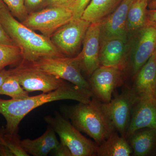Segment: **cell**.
Returning <instances> with one entry per match:
<instances>
[{"label": "cell", "instance_id": "8d00e7d4", "mask_svg": "<svg viewBox=\"0 0 156 156\" xmlns=\"http://www.w3.org/2000/svg\"><path fill=\"white\" fill-rule=\"evenodd\" d=\"M146 1H148V2H149L150 0H146Z\"/></svg>", "mask_w": 156, "mask_h": 156}, {"label": "cell", "instance_id": "e575fe53", "mask_svg": "<svg viewBox=\"0 0 156 156\" xmlns=\"http://www.w3.org/2000/svg\"><path fill=\"white\" fill-rule=\"evenodd\" d=\"M6 7H7V6L4 2L3 0H0V10Z\"/></svg>", "mask_w": 156, "mask_h": 156}, {"label": "cell", "instance_id": "30bf717a", "mask_svg": "<svg viewBox=\"0 0 156 156\" xmlns=\"http://www.w3.org/2000/svg\"><path fill=\"white\" fill-rule=\"evenodd\" d=\"M91 23L83 18H73L50 37L53 44L66 56H73L79 52Z\"/></svg>", "mask_w": 156, "mask_h": 156}, {"label": "cell", "instance_id": "4316f807", "mask_svg": "<svg viewBox=\"0 0 156 156\" xmlns=\"http://www.w3.org/2000/svg\"><path fill=\"white\" fill-rule=\"evenodd\" d=\"M48 0H24L25 5L29 14L45 8Z\"/></svg>", "mask_w": 156, "mask_h": 156}, {"label": "cell", "instance_id": "2e32d148", "mask_svg": "<svg viewBox=\"0 0 156 156\" xmlns=\"http://www.w3.org/2000/svg\"><path fill=\"white\" fill-rule=\"evenodd\" d=\"M156 50L134 78L131 89L138 99L154 98L156 84Z\"/></svg>", "mask_w": 156, "mask_h": 156}, {"label": "cell", "instance_id": "74e56055", "mask_svg": "<svg viewBox=\"0 0 156 156\" xmlns=\"http://www.w3.org/2000/svg\"></svg>", "mask_w": 156, "mask_h": 156}, {"label": "cell", "instance_id": "1f68e13d", "mask_svg": "<svg viewBox=\"0 0 156 156\" xmlns=\"http://www.w3.org/2000/svg\"><path fill=\"white\" fill-rule=\"evenodd\" d=\"M147 18L148 21L156 23V9H147Z\"/></svg>", "mask_w": 156, "mask_h": 156}, {"label": "cell", "instance_id": "83f0119b", "mask_svg": "<svg viewBox=\"0 0 156 156\" xmlns=\"http://www.w3.org/2000/svg\"><path fill=\"white\" fill-rule=\"evenodd\" d=\"M76 0H48L45 8L48 7H62L70 8Z\"/></svg>", "mask_w": 156, "mask_h": 156}, {"label": "cell", "instance_id": "e0dca14e", "mask_svg": "<svg viewBox=\"0 0 156 156\" xmlns=\"http://www.w3.org/2000/svg\"><path fill=\"white\" fill-rule=\"evenodd\" d=\"M59 141L56 132L50 126L42 136L34 140L27 138L21 140L23 148L28 154L46 156L58 146Z\"/></svg>", "mask_w": 156, "mask_h": 156}, {"label": "cell", "instance_id": "d590c367", "mask_svg": "<svg viewBox=\"0 0 156 156\" xmlns=\"http://www.w3.org/2000/svg\"><path fill=\"white\" fill-rule=\"evenodd\" d=\"M153 97L156 100V84L155 87L154 89Z\"/></svg>", "mask_w": 156, "mask_h": 156}, {"label": "cell", "instance_id": "836d02e7", "mask_svg": "<svg viewBox=\"0 0 156 156\" xmlns=\"http://www.w3.org/2000/svg\"><path fill=\"white\" fill-rule=\"evenodd\" d=\"M148 9H156V0H151L148 3Z\"/></svg>", "mask_w": 156, "mask_h": 156}, {"label": "cell", "instance_id": "d6a6232c", "mask_svg": "<svg viewBox=\"0 0 156 156\" xmlns=\"http://www.w3.org/2000/svg\"><path fill=\"white\" fill-rule=\"evenodd\" d=\"M0 156H13L14 155L6 146L0 144Z\"/></svg>", "mask_w": 156, "mask_h": 156}, {"label": "cell", "instance_id": "4fadbf2b", "mask_svg": "<svg viewBox=\"0 0 156 156\" xmlns=\"http://www.w3.org/2000/svg\"><path fill=\"white\" fill-rule=\"evenodd\" d=\"M135 1L123 0L112 13L101 21V41L115 37L127 40V17L129 9Z\"/></svg>", "mask_w": 156, "mask_h": 156}, {"label": "cell", "instance_id": "6da1fadb", "mask_svg": "<svg viewBox=\"0 0 156 156\" xmlns=\"http://www.w3.org/2000/svg\"><path fill=\"white\" fill-rule=\"evenodd\" d=\"M93 96L91 91L67 83L54 91L23 99L0 98V114L5 119L6 130L11 133H16L23 119L37 107L52 101L66 99L87 103Z\"/></svg>", "mask_w": 156, "mask_h": 156}, {"label": "cell", "instance_id": "9c48e42d", "mask_svg": "<svg viewBox=\"0 0 156 156\" xmlns=\"http://www.w3.org/2000/svg\"><path fill=\"white\" fill-rule=\"evenodd\" d=\"M136 31L130 59L126 68L129 66L133 79L156 50V23L147 20Z\"/></svg>", "mask_w": 156, "mask_h": 156}, {"label": "cell", "instance_id": "f35d334b", "mask_svg": "<svg viewBox=\"0 0 156 156\" xmlns=\"http://www.w3.org/2000/svg\"><path fill=\"white\" fill-rule=\"evenodd\" d=\"M150 1H151V0H150Z\"/></svg>", "mask_w": 156, "mask_h": 156}, {"label": "cell", "instance_id": "5bb4252c", "mask_svg": "<svg viewBox=\"0 0 156 156\" xmlns=\"http://www.w3.org/2000/svg\"><path fill=\"white\" fill-rule=\"evenodd\" d=\"M127 43V40L118 37L101 41L100 66L117 68L124 72L128 59Z\"/></svg>", "mask_w": 156, "mask_h": 156}, {"label": "cell", "instance_id": "3957f363", "mask_svg": "<svg viewBox=\"0 0 156 156\" xmlns=\"http://www.w3.org/2000/svg\"><path fill=\"white\" fill-rule=\"evenodd\" d=\"M66 112L73 125L89 135L98 145L115 130L102 109L101 102L94 96L87 103L79 102L69 107Z\"/></svg>", "mask_w": 156, "mask_h": 156}, {"label": "cell", "instance_id": "d6986e66", "mask_svg": "<svg viewBox=\"0 0 156 156\" xmlns=\"http://www.w3.org/2000/svg\"><path fill=\"white\" fill-rule=\"evenodd\" d=\"M131 154L128 140L116 130L98 145L97 151L98 156H130Z\"/></svg>", "mask_w": 156, "mask_h": 156}, {"label": "cell", "instance_id": "5b68a950", "mask_svg": "<svg viewBox=\"0 0 156 156\" xmlns=\"http://www.w3.org/2000/svg\"><path fill=\"white\" fill-rule=\"evenodd\" d=\"M30 62L45 72L91 91L89 83L82 74L79 53L75 57H42Z\"/></svg>", "mask_w": 156, "mask_h": 156}, {"label": "cell", "instance_id": "8fae6325", "mask_svg": "<svg viewBox=\"0 0 156 156\" xmlns=\"http://www.w3.org/2000/svg\"><path fill=\"white\" fill-rule=\"evenodd\" d=\"M88 81L93 96L102 103L112 99L115 89L122 86L125 74L117 68L100 66L90 76Z\"/></svg>", "mask_w": 156, "mask_h": 156}, {"label": "cell", "instance_id": "484cf974", "mask_svg": "<svg viewBox=\"0 0 156 156\" xmlns=\"http://www.w3.org/2000/svg\"><path fill=\"white\" fill-rule=\"evenodd\" d=\"M91 0H76L70 9L73 14V18H79L82 15Z\"/></svg>", "mask_w": 156, "mask_h": 156}, {"label": "cell", "instance_id": "44dd1931", "mask_svg": "<svg viewBox=\"0 0 156 156\" xmlns=\"http://www.w3.org/2000/svg\"><path fill=\"white\" fill-rule=\"evenodd\" d=\"M148 2L135 0L128 12L127 21L128 33L135 31L142 27L147 21V10Z\"/></svg>", "mask_w": 156, "mask_h": 156}, {"label": "cell", "instance_id": "f1b7e54d", "mask_svg": "<svg viewBox=\"0 0 156 156\" xmlns=\"http://www.w3.org/2000/svg\"><path fill=\"white\" fill-rule=\"evenodd\" d=\"M0 44L6 45H16L4 28L0 20Z\"/></svg>", "mask_w": 156, "mask_h": 156}, {"label": "cell", "instance_id": "277c9868", "mask_svg": "<svg viewBox=\"0 0 156 156\" xmlns=\"http://www.w3.org/2000/svg\"><path fill=\"white\" fill-rule=\"evenodd\" d=\"M45 121L58 134L60 142L68 148L72 156H97L98 144L83 136L68 120L58 114L48 116Z\"/></svg>", "mask_w": 156, "mask_h": 156}, {"label": "cell", "instance_id": "7a4b0ae2", "mask_svg": "<svg viewBox=\"0 0 156 156\" xmlns=\"http://www.w3.org/2000/svg\"><path fill=\"white\" fill-rule=\"evenodd\" d=\"M0 20L22 52L23 60L33 62L44 57L64 56L50 38L35 32L12 16L8 7L0 10Z\"/></svg>", "mask_w": 156, "mask_h": 156}, {"label": "cell", "instance_id": "603a6c76", "mask_svg": "<svg viewBox=\"0 0 156 156\" xmlns=\"http://www.w3.org/2000/svg\"><path fill=\"white\" fill-rule=\"evenodd\" d=\"M18 132L11 133L4 127L0 129V144L9 148L15 156H28V154L23 148Z\"/></svg>", "mask_w": 156, "mask_h": 156}, {"label": "cell", "instance_id": "52a82bcc", "mask_svg": "<svg viewBox=\"0 0 156 156\" xmlns=\"http://www.w3.org/2000/svg\"><path fill=\"white\" fill-rule=\"evenodd\" d=\"M73 18V14L70 8L48 7L29 13L21 23L27 27L39 31L50 38L55 31Z\"/></svg>", "mask_w": 156, "mask_h": 156}, {"label": "cell", "instance_id": "ba28073f", "mask_svg": "<svg viewBox=\"0 0 156 156\" xmlns=\"http://www.w3.org/2000/svg\"><path fill=\"white\" fill-rule=\"evenodd\" d=\"M138 98L131 87L126 86L122 93L118 94L108 103L101 102L102 109L111 121L116 131L126 137L129 127L132 109Z\"/></svg>", "mask_w": 156, "mask_h": 156}, {"label": "cell", "instance_id": "7402d4cb", "mask_svg": "<svg viewBox=\"0 0 156 156\" xmlns=\"http://www.w3.org/2000/svg\"><path fill=\"white\" fill-rule=\"evenodd\" d=\"M22 60V52L18 46L0 44V70L9 66H17Z\"/></svg>", "mask_w": 156, "mask_h": 156}, {"label": "cell", "instance_id": "ac0fdd59", "mask_svg": "<svg viewBox=\"0 0 156 156\" xmlns=\"http://www.w3.org/2000/svg\"><path fill=\"white\" fill-rule=\"evenodd\" d=\"M127 139L133 156L150 155L156 147V129L149 128L139 129Z\"/></svg>", "mask_w": 156, "mask_h": 156}, {"label": "cell", "instance_id": "9a60e30c", "mask_svg": "<svg viewBox=\"0 0 156 156\" xmlns=\"http://www.w3.org/2000/svg\"><path fill=\"white\" fill-rule=\"evenodd\" d=\"M147 128L156 129V100L154 98H140L136 101L132 109L126 138L139 129Z\"/></svg>", "mask_w": 156, "mask_h": 156}, {"label": "cell", "instance_id": "f546056e", "mask_svg": "<svg viewBox=\"0 0 156 156\" xmlns=\"http://www.w3.org/2000/svg\"><path fill=\"white\" fill-rule=\"evenodd\" d=\"M52 151L55 156H72V154L68 148L61 142H59L58 146Z\"/></svg>", "mask_w": 156, "mask_h": 156}, {"label": "cell", "instance_id": "8992f818", "mask_svg": "<svg viewBox=\"0 0 156 156\" xmlns=\"http://www.w3.org/2000/svg\"><path fill=\"white\" fill-rule=\"evenodd\" d=\"M10 71L21 87L28 92L39 91L48 93L67 83L64 80L45 72L24 60Z\"/></svg>", "mask_w": 156, "mask_h": 156}, {"label": "cell", "instance_id": "d4e9b609", "mask_svg": "<svg viewBox=\"0 0 156 156\" xmlns=\"http://www.w3.org/2000/svg\"><path fill=\"white\" fill-rule=\"evenodd\" d=\"M13 17L22 22L28 16L29 13L25 5L24 0H3Z\"/></svg>", "mask_w": 156, "mask_h": 156}, {"label": "cell", "instance_id": "cb8c5ba5", "mask_svg": "<svg viewBox=\"0 0 156 156\" xmlns=\"http://www.w3.org/2000/svg\"><path fill=\"white\" fill-rule=\"evenodd\" d=\"M0 95H7L14 99H23L29 96V92L23 89L17 78L11 73L0 89Z\"/></svg>", "mask_w": 156, "mask_h": 156}, {"label": "cell", "instance_id": "4dcf8cb0", "mask_svg": "<svg viewBox=\"0 0 156 156\" xmlns=\"http://www.w3.org/2000/svg\"><path fill=\"white\" fill-rule=\"evenodd\" d=\"M11 75V71L5 69L0 70V89L6 79Z\"/></svg>", "mask_w": 156, "mask_h": 156}, {"label": "cell", "instance_id": "ffe728a7", "mask_svg": "<svg viewBox=\"0 0 156 156\" xmlns=\"http://www.w3.org/2000/svg\"><path fill=\"white\" fill-rule=\"evenodd\" d=\"M123 0H91L81 18L91 23L101 22L119 6Z\"/></svg>", "mask_w": 156, "mask_h": 156}, {"label": "cell", "instance_id": "7c38bea8", "mask_svg": "<svg viewBox=\"0 0 156 156\" xmlns=\"http://www.w3.org/2000/svg\"><path fill=\"white\" fill-rule=\"evenodd\" d=\"M101 22L93 23L87 30L83 41V50L79 53L82 71L90 76L100 66L99 52L101 47Z\"/></svg>", "mask_w": 156, "mask_h": 156}]
</instances>
